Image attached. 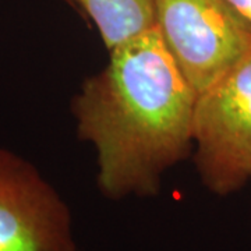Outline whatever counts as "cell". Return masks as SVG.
<instances>
[{
    "mask_svg": "<svg viewBox=\"0 0 251 251\" xmlns=\"http://www.w3.org/2000/svg\"><path fill=\"white\" fill-rule=\"evenodd\" d=\"M62 1H64L66 4H69L72 9H74L75 11H77V6H75V1H74V0H62Z\"/></svg>",
    "mask_w": 251,
    "mask_h": 251,
    "instance_id": "obj_7",
    "label": "cell"
},
{
    "mask_svg": "<svg viewBox=\"0 0 251 251\" xmlns=\"http://www.w3.org/2000/svg\"><path fill=\"white\" fill-rule=\"evenodd\" d=\"M197 92L156 28L110 50L72 100L77 135L97 152L103 197H153L165 173L194 150Z\"/></svg>",
    "mask_w": 251,
    "mask_h": 251,
    "instance_id": "obj_1",
    "label": "cell"
},
{
    "mask_svg": "<svg viewBox=\"0 0 251 251\" xmlns=\"http://www.w3.org/2000/svg\"><path fill=\"white\" fill-rule=\"evenodd\" d=\"M194 163L215 196L239 191L251 179V50L197 97Z\"/></svg>",
    "mask_w": 251,
    "mask_h": 251,
    "instance_id": "obj_2",
    "label": "cell"
},
{
    "mask_svg": "<svg viewBox=\"0 0 251 251\" xmlns=\"http://www.w3.org/2000/svg\"><path fill=\"white\" fill-rule=\"evenodd\" d=\"M227 1L251 21V0H227Z\"/></svg>",
    "mask_w": 251,
    "mask_h": 251,
    "instance_id": "obj_6",
    "label": "cell"
},
{
    "mask_svg": "<svg viewBox=\"0 0 251 251\" xmlns=\"http://www.w3.org/2000/svg\"><path fill=\"white\" fill-rule=\"evenodd\" d=\"M155 28L197 95L251 50V21L227 0H158Z\"/></svg>",
    "mask_w": 251,
    "mask_h": 251,
    "instance_id": "obj_3",
    "label": "cell"
},
{
    "mask_svg": "<svg viewBox=\"0 0 251 251\" xmlns=\"http://www.w3.org/2000/svg\"><path fill=\"white\" fill-rule=\"evenodd\" d=\"M90 18L109 52L155 28L158 0H74Z\"/></svg>",
    "mask_w": 251,
    "mask_h": 251,
    "instance_id": "obj_5",
    "label": "cell"
},
{
    "mask_svg": "<svg viewBox=\"0 0 251 251\" xmlns=\"http://www.w3.org/2000/svg\"><path fill=\"white\" fill-rule=\"evenodd\" d=\"M0 251H77L70 206L35 165L3 147Z\"/></svg>",
    "mask_w": 251,
    "mask_h": 251,
    "instance_id": "obj_4",
    "label": "cell"
}]
</instances>
